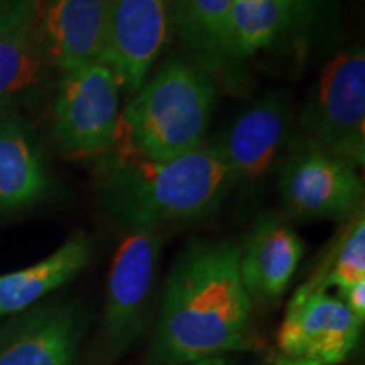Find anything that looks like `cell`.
<instances>
[{"mask_svg":"<svg viewBox=\"0 0 365 365\" xmlns=\"http://www.w3.org/2000/svg\"><path fill=\"white\" fill-rule=\"evenodd\" d=\"M234 240L191 239L164 284L149 365H186L254 346L252 309Z\"/></svg>","mask_w":365,"mask_h":365,"instance_id":"6da1fadb","label":"cell"},{"mask_svg":"<svg viewBox=\"0 0 365 365\" xmlns=\"http://www.w3.org/2000/svg\"><path fill=\"white\" fill-rule=\"evenodd\" d=\"M232 190L230 173L215 139L166 161L105 154L97 202L118 228H170L208 218Z\"/></svg>","mask_w":365,"mask_h":365,"instance_id":"7a4b0ae2","label":"cell"},{"mask_svg":"<svg viewBox=\"0 0 365 365\" xmlns=\"http://www.w3.org/2000/svg\"><path fill=\"white\" fill-rule=\"evenodd\" d=\"M218 86L188 59L170 56L120 110L112 153L166 161L208 140Z\"/></svg>","mask_w":365,"mask_h":365,"instance_id":"3957f363","label":"cell"},{"mask_svg":"<svg viewBox=\"0 0 365 365\" xmlns=\"http://www.w3.org/2000/svg\"><path fill=\"white\" fill-rule=\"evenodd\" d=\"M164 239L166 228L124 230L108 269L102 328L95 345L98 364L115 362L144 335L153 314Z\"/></svg>","mask_w":365,"mask_h":365,"instance_id":"277c9868","label":"cell"},{"mask_svg":"<svg viewBox=\"0 0 365 365\" xmlns=\"http://www.w3.org/2000/svg\"><path fill=\"white\" fill-rule=\"evenodd\" d=\"M299 139L352 163H365V51L341 49L319 71L299 117Z\"/></svg>","mask_w":365,"mask_h":365,"instance_id":"5b68a950","label":"cell"},{"mask_svg":"<svg viewBox=\"0 0 365 365\" xmlns=\"http://www.w3.org/2000/svg\"><path fill=\"white\" fill-rule=\"evenodd\" d=\"M120 85L103 63L63 73L53 105V135L71 158H103L115 144Z\"/></svg>","mask_w":365,"mask_h":365,"instance_id":"8992f818","label":"cell"},{"mask_svg":"<svg viewBox=\"0 0 365 365\" xmlns=\"http://www.w3.org/2000/svg\"><path fill=\"white\" fill-rule=\"evenodd\" d=\"M364 180L346 159L298 140L282 164L279 193L298 220H345L364 208Z\"/></svg>","mask_w":365,"mask_h":365,"instance_id":"52a82bcc","label":"cell"},{"mask_svg":"<svg viewBox=\"0 0 365 365\" xmlns=\"http://www.w3.org/2000/svg\"><path fill=\"white\" fill-rule=\"evenodd\" d=\"M362 327L339 296L304 282L294 291L277 331V359L341 364L357 346Z\"/></svg>","mask_w":365,"mask_h":365,"instance_id":"ba28073f","label":"cell"},{"mask_svg":"<svg viewBox=\"0 0 365 365\" xmlns=\"http://www.w3.org/2000/svg\"><path fill=\"white\" fill-rule=\"evenodd\" d=\"M171 0H108L107 34L100 63L124 95H134L150 76L173 38Z\"/></svg>","mask_w":365,"mask_h":365,"instance_id":"9c48e42d","label":"cell"},{"mask_svg":"<svg viewBox=\"0 0 365 365\" xmlns=\"http://www.w3.org/2000/svg\"><path fill=\"white\" fill-rule=\"evenodd\" d=\"M0 327V365H75L88 314L76 303H53L17 313Z\"/></svg>","mask_w":365,"mask_h":365,"instance_id":"30bf717a","label":"cell"},{"mask_svg":"<svg viewBox=\"0 0 365 365\" xmlns=\"http://www.w3.org/2000/svg\"><path fill=\"white\" fill-rule=\"evenodd\" d=\"M291 113L286 97L277 91L262 95L217 137L230 173L232 188L262 181L289 140Z\"/></svg>","mask_w":365,"mask_h":365,"instance_id":"8fae6325","label":"cell"},{"mask_svg":"<svg viewBox=\"0 0 365 365\" xmlns=\"http://www.w3.org/2000/svg\"><path fill=\"white\" fill-rule=\"evenodd\" d=\"M239 250L240 279L254 307H272L293 281L304 244L287 218L277 213L259 217Z\"/></svg>","mask_w":365,"mask_h":365,"instance_id":"7c38bea8","label":"cell"},{"mask_svg":"<svg viewBox=\"0 0 365 365\" xmlns=\"http://www.w3.org/2000/svg\"><path fill=\"white\" fill-rule=\"evenodd\" d=\"M108 0H51L39 27L54 70L68 73L100 63L107 34Z\"/></svg>","mask_w":365,"mask_h":365,"instance_id":"4fadbf2b","label":"cell"},{"mask_svg":"<svg viewBox=\"0 0 365 365\" xmlns=\"http://www.w3.org/2000/svg\"><path fill=\"white\" fill-rule=\"evenodd\" d=\"M53 188L29 125L17 112L0 110V215L44 202Z\"/></svg>","mask_w":365,"mask_h":365,"instance_id":"5bb4252c","label":"cell"},{"mask_svg":"<svg viewBox=\"0 0 365 365\" xmlns=\"http://www.w3.org/2000/svg\"><path fill=\"white\" fill-rule=\"evenodd\" d=\"M232 0H171L173 34L186 58L215 78L235 59L230 48Z\"/></svg>","mask_w":365,"mask_h":365,"instance_id":"9a60e30c","label":"cell"},{"mask_svg":"<svg viewBox=\"0 0 365 365\" xmlns=\"http://www.w3.org/2000/svg\"><path fill=\"white\" fill-rule=\"evenodd\" d=\"M93 244L85 234L68 239L51 255L21 271L0 276V317L33 308L39 299L75 279L88 266Z\"/></svg>","mask_w":365,"mask_h":365,"instance_id":"2e32d148","label":"cell"},{"mask_svg":"<svg viewBox=\"0 0 365 365\" xmlns=\"http://www.w3.org/2000/svg\"><path fill=\"white\" fill-rule=\"evenodd\" d=\"M39 11L0 38V110H12L33 97L54 70L41 34Z\"/></svg>","mask_w":365,"mask_h":365,"instance_id":"e0dca14e","label":"cell"},{"mask_svg":"<svg viewBox=\"0 0 365 365\" xmlns=\"http://www.w3.org/2000/svg\"><path fill=\"white\" fill-rule=\"evenodd\" d=\"M286 0H232L230 48L237 63L271 48L289 31Z\"/></svg>","mask_w":365,"mask_h":365,"instance_id":"ac0fdd59","label":"cell"},{"mask_svg":"<svg viewBox=\"0 0 365 365\" xmlns=\"http://www.w3.org/2000/svg\"><path fill=\"white\" fill-rule=\"evenodd\" d=\"M365 281V213L364 208L346 218L344 232L333 242L325 261L314 269L307 284L319 289L346 287Z\"/></svg>","mask_w":365,"mask_h":365,"instance_id":"d6986e66","label":"cell"},{"mask_svg":"<svg viewBox=\"0 0 365 365\" xmlns=\"http://www.w3.org/2000/svg\"><path fill=\"white\" fill-rule=\"evenodd\" d=\"M39 11V0H0V38Z\"/></svg>","mask_w":365,"mask_h":365,"instance_id":"ffe728a7","label":"cell"},{"mask_svg":"<svg viewBox=\"0 0 365 365\" xmlns=\"http://www.w3.org/2000/svg\"><path fill=\"white\" fill-rule=\"evenodd\" d=\"M291 16V29L304 31L317 24L323 14L325 0H286Z\"/></svg>","mask_w":365,"mask_h":365,"instance_id":"44dd1931","label":"cell"},{"mask_svg":"<svg viewBox=\"0 0 365 365\" xmlns=\"http://www.w3.org/2000/svg\"><path fill=\"white\" fill-rule=\"evenodd\" d=\"M339 298L359 318V322H365V281L340 291Z\"/></svg>","mask_w":365,"mask_h":365,"instance_id":"7402d4cb","label":"cell"},{"mask_svg":"<svg viewBox=\"0 0 365 365\" xmlns=\"http://www.w3.org/2000/svg\"><path fill=\"white\" fill-rule=\"evenodd\" d=\"M186 365H232V360L227 357H212V359L196 360V362H191Z\"/></svg>","mask_w":365,"mask_h":365,"instance_id":"603a6c76","label":"cell"},{"mask_svg":"<svg viewBox=\"0 0 365 365\" xmlns=\"http://www.w3.org/2000/svg\"><path fill=\"white\" fill-rule=\"evenodd\" d=\"M271 365H317V364H308V362H296V360H281L277 359L276 362Z\"/></svg>","mask_w":365,"mask_h":365,"instance_id":"cb8c5ba5","label":"cell"}]
</instances>
